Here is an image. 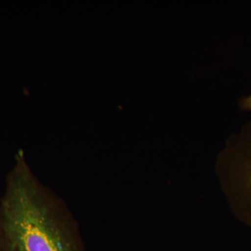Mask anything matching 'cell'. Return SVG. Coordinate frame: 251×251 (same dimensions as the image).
<instances>
[{
  "instance_id": "obj_2",
  "label": "cell",
  "mask_w": 251,
  "mask_h": 251,
  "mask_svg": "<svg viewBox=\"0 0 251 251\" xmlns=\"http://www.w3.org/2000/svg\"><path fill=\"white\" fill-rule=\"evenodd\" d=\"M216 173L230 211L251 227V121L227 139L216 160Z\"/></svg>"
},
{
  "instance_id": "obj_3",
  "label": "cell",
  "mask_w": 251,
  "mask_h": 251,
  "mask_svg": "<svg viewBox=\"0 0 251 251\" xmlns=\"http://www.w3.org/2000/svg\"><path fill=\"white\" fill-rule=\"evenodd\" d=\"M239 105L242 110L251 111V95L241 99L239 100Z\"/></svg>"
},
{
  "instance_id": "obj_1",
  "label": "cell",
  "mask_w": 251,
  "mask_h": 251,
  "mask_svg": "<svg viewBox=\"0 0 251 251\" xmlns=\"http://www.w3.org/2000/svg\"><path fill=\"white\" fill-rule=\"evenodd\" d=\"M0 251H88L67 202L19 150L0 196Z\"/></svg>"
}]
</instances>
